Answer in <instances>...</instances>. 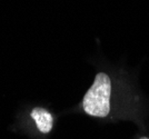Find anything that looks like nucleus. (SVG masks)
<instances>
[{"mask_svg":"<svg viewBox=\"0 0 149 139\" xmlns=\"http://www.w3.org/2000/svg\"><path fill=\"white\" fill-rule=\"evenodd\" d=\"M111 81L108 75L99 72L82 99V108L93 117H106L110 110Z\"/></svg>","mask_w":149,"mask_h":139,"instance_id":"obj_1","label":"nucleus"},{"mask_svg":"<svg viewBox=\"0 0 149 139\" xmlns=\"http://www.w3.org/2000/svg\"><path fill=\"white\" fill-rule=\"evenodd\" d=\"M140 139H149V138H148V137H141Z\"/></svg>","mask_w":149,"mask_h":139,"instance_id":"obj_3","label":"nucleus"},{"mask_svg":"<svg viewBox=\"0 0 149 139\" xmlns=\"http://www.w3.org/2000/svg\"><path fill=\"white\" fill-rule=\"evenodd\" d=\"M31 117L35 120L39 131H41L42 133H48L51 131L54 126V118L47 109L41 107L33 108L31 111Z\"/></svg>","mask_w":149,"mask_h":139,"instance_id":"obj_2","label":"nucleus"}]
</instances>
